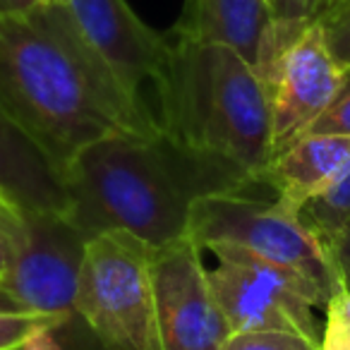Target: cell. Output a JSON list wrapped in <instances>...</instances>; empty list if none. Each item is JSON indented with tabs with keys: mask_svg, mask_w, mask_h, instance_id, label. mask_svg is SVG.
<instances>
[{
	"mask_svg": "<svg viewBox=\"0 0 350 350\" xmlns=\"http://www.w3.org/2000/svg\"><path fill=\"white\" fill-rule=\"evenodd\" d=\"M0 111L63 173L101 137L161 135L151 108L122 89L55 0L0 17Z\"/></svg>",
	"mask_w": 350,
	"mask_h": 350,
	"instance_id": "6da1fadb",
	"label": "cell"
},
{
	"mask_svg": "<svg viewBox=\"0 0 350 350\" xmlns=\"http://www.w3.org/2000/svg\"><path fill=\"white\" fill-rule=\"evenodd\" d=\"M68 219L87 238L120 230L161 250L187 235L192 206L247 187L224 168L178 149L163 135H108L65 165Z\"/></svg>",
	"mask_w": 350,
	"mask_h": 350,
	"instance_id": "7a4b0ae2",
	"label": "cell"
},
{
	"mask_svg": "<svg viewBox=\"0 0 350 350\" xmlns=\"http://www.w3.org/2000/svg\"><path fill=\"white\" fill-rule=\"evenodd\" d=\"M173 39L159 94L161 135L178 149L259 185L271 159V113L262 77L226 46Z\"/></svg>",
	"mask_w": 350,
	"mask_h": 350,
	"instance_id": "3957f363",
	"label": "cell"
},
{
	"mask_svg": "<svg viewBox=\"0 0 350 350\" xmlns=\"http://www.w3.org/2000/svg\"><path fill=\"white\" fill-rule=\"evenodd\" d=\"M187 235L204 250L233 245L302 278L324 307L343 291L329 247L302 224L300 214L283 209L276 200H254L245 192L204 195L192 206Z\"/></svg>",
	"mask_w": 350,
	"mask_h": 350,
	"instance_id": "277c9868",
	"label": "cell"
},
{
	"mask_svg": "<svg viewBox=\"0 0 350 350\" xmlns=\"http://www.w3.org/2000/svg\"><path fill=\"white\" fill-rule=\"evenodd\" d=\"M151 259L149 245L120 230L87 240L75 314L103 350H161Z\"/></svg>",
	"mask_w": 350,
	"mask_h": 350,
	"instance_id": "5b68a950",
	"label": "cell"
},
{
	"mask_svg": "<svg viewBox=\"0 0 350 350\" xmlns=\"http://www.w3.org/2000/svg\"><path fill=\"white\" fill-rule=\"evenodd\" d=\"M206 250L219 262L206 271V278L230 334L291 331L319 343L321 334L312 307H324V302L314 288L233 245H211Z\"/></svg>",
	"mask_w": 350,
	"mask_h": 350,
	"instance_id": "8992f818",
	"label": "cell"
},
{
	"mask_svg": "<svg viewBox=\"0 0 350 350\" xmlns=\"http://www.w3.org/2000/svg\"><path fill=\"white\" fill-rule=\"evenodd\" d=\"M87 240L65 214L25 216L0 286L29 312L72 319Z\"/></svg>",
	"mask_w": 350,
	"mask_h": 350,
	"instance_id": "52a82bcc",
	"label": "cell"
},
{
	"mask_svg": "<svg viewBox=\"0 0 350 350\" xmlns=\"http://www.w3.org/2000/svg\"><path fill=\"white\" fill-rule=\"evenodd\" d=\"M200 250L185 235L156 250L151 259L161 350H221L230 336Z\"/></svg>",
	"mask_w": 350,
	"mask_h": 350,
	"instance_id": "ba28073f",
	"label": "cell"
},
{
	"mask_svg": "<svg viewBox=\"0 0 350 350\" xmlns=\"http://www.w3.org/2000/svg\"><path fill=\"white\" fill-rule=\"evenodd\" d=\"M345 70L329 51L319 22L310 25L264 72L271 113V156L302 137L331 106Z\"/></svg>",
	"mask_w": 350,
	"mask_h": 350,
	"instance_id": "9c48e42d",
	"label": "cell"
},
{
	"mask_svg": "<svg viewBox=\"0 0 350 350\" xmlns=\"http://www.w3.org/2000/svg\"><path fill=\"white\" fill-rule=\"evenodd\" d=\"M68 10L79 36L116 75L130 96L146 103L144 84H159L173 53L170 34L151 29L127 0H55Z\"/></svg>",
	"mask_w": 350,
	"mask_h": 350,
	"instance_id": "30bf717a",
	"label": "cell"
},
{
	"mask_svg": "<svg viewBox=\"0 0 350 350\" xmlns=\"http://www.w3.org/2000/svg\"><path fill=\"white\" fill-rule=\"evenodd\" d=\"M0 202L22 216L65 214V175L39 144L0 111Z\"/></svg>",
	"mask_w": 350,
	"mask_h": 350,
	"instance_id": "8fae6325",
	"label": "cell"
},
{
	"mask_svg": "<svg viewBox=\"0 0 350 350\" xmlns=\"http://www.w3.org/2000/svg\"><path fill=\"white\" fill-rule=\"evenodd\" d=\"M348 165L350 135L310 132L269 159L259 173V185L271 187L283 209L300 214L338 180Z\"/></svg>",
	"mask_w": 350,
	"mask_h": 350,
	"instance_id": "7c38bea8",
	"label": "cell"
},
{
	"mask_svg": "<svg viewBox=\"0 0 350 350\" xmlns=\"http://www.w3.org/2000/svg\"><path fill=\"white\" fill-rule=\"evenodd\" d=\"M269 25V0H185L170 36L192 44L226 46L257 68Z\"/></svg>",
	"mask_w": 350,
	"mask_h": 350,
	"instance_id": "4fadbf2b",
	"label": "cell"
},
{
	"mask_svg": "<svg viewBox=\"0 0 350 350\" xmlns=\"http://www.w3.org/2000/svg\"><path fill=\"white\" fill-rule=\"evenodd\" d=\"M331 8V0H271V25L264 36L257 60V75L264 77L271 63L307 29L319 22Z\"/></svg>",
	"mask_w": 350,
	"mask_h": 350,
	"instance_id": "5bb4252c",
	"label": "cell"
},
{
	"mask_svg": "<svg viewBox=\"0 0 350 350\" xmlns=\"http://www.w3.org/2000/svg\"><path fill=\"white\" fill-rule=\"evenodd\" d=\"M300 219L329 247L334 235L350 221V165L329 190L300 211Z\"/></svg>",
	"mask_w": 350,
	"mask_h": 350,
	"instance_id": "9a60e30c",
	"label": "cell"
},
{
	"mask_svg": "<svg viewBox=\"0 0 350 350\" xmlns=\"http://www.w3.org/2000/svg\"><path fill=\"white\" fill-rule=\"evenodd\" d=\"M221 350H319V343L291 331H245L230 334Z\"/></svg>",
	"mask_w": 350,
	"mask_h": 350,
	"instance_id": "2e32d148",
	"label": "cell"
},
{
	"mask_svg": "<svg viewBox=\"0 0 350 350\" xmlns=\"http://www.w3.org/2000/svg\"><path fill=\"white\" fill-rule=\"evenodd\" d=\"M70 319L55 314H36V312H22V314H0V350H17L34 331L39 329H60Z\"/></svg>",
	"mask_w": 350,
	"mask_h": 350,
	"instance_id": "e0dca14e",
	"label": "cell"
},
{
	"mask_svg": "<svg viewBox=\"0 0 350 350\" xmlns=\"http://www.w3.org/2000/svg\"><path fill=\"white\" fill-rule=\"evenodd\" d=\"M324 310L326 324L319 336V350H350V293L340 291Z\"/></svg>",
	"mask_w": 350,
	"mask_h": 350,
	"instance_id": "ac0fdd59",
	"label": "cell"
},
{
	"mask_svg": "<svg viewBox=\"0 0 350 350\" xmlns=\"http://www.w3.org/2000/svg\"><path fill=\"white\" fill-rule=\"evenodd\" d=\"M319 27L338 65L343 70H350V0L326 12L319 20Z\"/></svg>",
	"mask_w": 350,
	"mask_h": 350,
	"instance_id": "d6986e66",
	"label": "cell"
},
{
	"mask_svg": "<svg viewBox=\"0 0 350 350\" xmlns=\"http://www.w3.org/2000/svg\"><path fill=\"white\" fill-rule=\"evenodd\" d=\"M321 132V135H350V70H345L343 84L338 94L331 101V106L324 111V116L305 132Z\"/></svg>",
	"mask_w": 350,
	"mask_h": 350,
	"instance_id": "ffe728a7",
	"label": "cell"
},
{
	"mask_svg": "<svg viewBox=\"0 0 350 350\" xmlns=\"http://www.w3.org/2000/svg\"><path fill=\"white\" fill-rule=\"evenodd\" d=\"M22 221H25V216L0 202V278L12 262V247H15Z\"/></svg>",
	"mask_w": 350,
	"mask_h": 350,
	"instance_id": "44dd1931",
	"label": "cell"
},
{
	"mask_svg": "<svg viewBox=\"0 0 350 350\" xmlns=\"http://www.w3.org/2000/svg\"><path fill=\"white\" fill-rule=\"evenodd\" d=\"M329 252L340 276V286L350 293V221L334 235V240L329 243Z\"/></svg>",
	"mask_w": 350,
	"mask_h": 350,
	"instance_id": "7402d4cb",
	"label": "cell"
},
{
	"mask_svg": "<svg viewBox=\"0 0 350 350\" xmlns=\"http://www.w3.org/2000/svg\"><path fill=\"white\" fill-rule=\"evenodd\" d=\"M55 331L58 329H53V326H51V329L34 331V334H31L17 350H63L60 340L55 338Z\"/></svg>",
	"mask_w": 350,
	"mask_h": 350,
	"instance_id": "603a6c76",
	"label": "cell"
},
{
	"mask_svg": "<svg viewBox=\"0 0 350 350\" xmlns=\"http://www.w3.org/2000/svg\"><path fill=\"white\" fill-rule=\"evenodd\" d=\"M41 5V0H0V17L27 15Z\"/></svg>",
	"mask_w": 350,
	"mask_h": 350,
	"instance_id": "cb8c5ba5",
	"label": "cell"
},
{
	"mask_svg": "<svg viewBox=\"0 0 350 350\" xmlns=\"http://www.w3.org/2000/svg\"><path fill=\"white\" fill-rule=\"evenodd\" d=\"M22 312H29L22 302H17L5 288L0 286V314H22ZM39 314V312H36Z\"/></svg>",
	"mask_w": 350,
	"mask_h": 350,
	"instance_id": "d4e9b609",
	"label": "cell"
},
{
	"mask_svg": "<svg viewBox=\"0 0 350 350\" xmlns=\"http://www.w3.org/2000/svg\"><path fill=\"white\" fill-rule=\"evenodd\" d=\"M343 3H345V0H331V8H329V10H334V8H338V5H343ZM329 10H326V12H329Z\"/></svg>",
	"mask_w": 350,
	"mask_h": 350,
	"instance_id": "484cf974",
	"label": "cell"
},
{
	"mask_svg": "<svg viewBox=\"0 0 350 350\" xmlns=\"http://www.w3.org/2000/svg\"><path fill=\"white\" fill-rule=\"evenodd\" d=\"M44 3H51V0H41V5H44Z\"/></svg>",
	"mask_w": 350,
	"mask_h": 350,
	"instance_id": "4316f807",
	"label": "cell"
},
{
	"mask_svg": "<svg viewBox=\"0 0 350 350\" xmlns=\"http://www.w3.org/2000/svg\"><path fill=\"white\" fill-rule=\"evenodd\" d=\"M269 5H271V0H269Z\"/></svg>",
	"mask_w": 350,
	"mask_h": 350,
	"instance_id": "83f0119b",
	"label": "cell"
}]
</instances>
